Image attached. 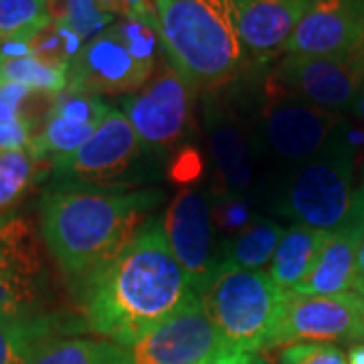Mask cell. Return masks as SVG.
Masks as SVG:
<instances>
[{"mask_svg": "<svg viewBox=\"0 0 364 364\" xmlns=\"http://www.w3.org/2000/svg\"><path fill=\"white\" fill-rule=\"evenodd\" d=\"M354 294H356V298L360 301V308H363L364 312V279H360V277H358V282L354 286Z\"/></svg>", "mask_w": 364, "mask_h": 364, "instance_id": "1f68e13d", "label": "cell"}, {"mask_svg": "<svg viewBox=\"0 0 364 364\" xmlns=\"http://www.w3.org/2000/svg\"><path fill=\"white\" fill-rule=\"evenodd\" d=\"M195 87L162 57L142 90L128 95L122 107L148 152L181 148L195 128Z\"/></svg>", "mask_w": 364, "mask_h": 364, "instance_id": "ba28073f", "label": "cell"}, {"mask_svg": "<svg viewBox=\"0 0 364 364\" xmlns=\"http://www.w3.org/2000/svg\"><path fill=\"white\" fill-rule=\"evenodd\" d=\"M363 43L364 0H312L287 41L284 55H350Z\"/></svg>", "mask_w": 364, "mask_h": 364, "instance_id": "9a60e30c", "label": "cell"}, {"mask_svg": "<svg viewBox=\"0 0 364 364\" xmlns=\"http://www.w3.org/2000/svg\"><path fill=\"white\" fill-rule=\"evenodd\" d=\"M354 166L346 130L322 154L289 170L273 203L275 215L328 233L342 229L358 208Z\"/></svg>", "mask_w": 364, "mask_h": 364, "instance_id": "5b68a950", "label": "cell"}, {"mask_svg": "<svg viewBox=\"0 0 364 364\" xmlns=\"http://www.w3.org/2000/svg\"><path fill=\"white\" fill-rule=\"evenodd\" d=\"M160 223L172 255L198 296L219 263L210 196L198 186H184L170 200Z\"/></svg>", "mask_w": 364, "mask_h": 364, "instance_id": "8fae6325", "label": "cell"}, {"mask_svg": "<svg viewBox=\"0 0 364 364\" xmlns=\"http://www.w3.org/2000/svg\"><path fill=\"white\" fill-rule=\"evenodd\" d=\"M205 172V160L195 146H182L176 150L174 160L168 166V176L172 182H178L184 186H193Z\"/></svg>", "mask_w": 364, "mask_h": 364, "instance_id": "83f0119b", "label": "cell"}, {"mask_svg": "<svg viewBox=\"0 0 364 364\" xmlns=\"http://www.w3.org/2000/svg\"><path fill=\"white\" fill-rule=\"evenodd\" d=\"M158 67V65H156ZM156 67L140 61L114 25L87 41L69 65L67 90L90 95H132L154 75Z\"/></svg>", "mask_w": 364, "mask_h": 364, "instance_id": "4fadbf2b", "label": "cell"}, {"mask_svg": "<svg viewBox=\"0 0 364 364\" xmlns=\"http://www.w3.org/2000/svg\"><path fill=\"white\" fill-rule=\"evenodd\" d=\"M358 53H360V57H363V61H364V43H363V47L358 49Z\"/></svg>", "mask_w": 364, "mask_h": 364, "instance_id": "e575fe53", "label": "cell"}, {"mask_svg": "<svg viewBox=\"0 0 364 364\" xmlns=\"http://www.w3.org/2000/svg\"><path fill=\"white\" fill-rule=\"evenodd\" d=\"M358 277L364 279V239L360 247H358Z\"/></svg>", "mask_w": 364, "mask_h": 364, "instance_id": "d6a6232c", "label": "cell"}, {"mask_svg": "<svg viewBox=\"0 0 364 364\" xmlns=\"http://www.w3.org/2000/svg\"><path fill=\"white\" fill-rule=\"evenodd\" d=\"M208 320L235 350L255 356L275 346L287 291L265 269L217 265L198 294Z\"/></svg>", "mask_w": 364, "mask_h": 364, "instance_id": "277c9868", "label": "cell"}, {"mask_svg": "<svg viewBox=\"0 0 364 364\" xmlns=\"http://www.w3.org/2000/svg\"><path fill=\"white\" fill-rule=\"evenodd\" d=\"M364 239V196L350 221L332 231L310 275L289 294L294 296H338L354 291L358 282V247Z\"/></svg>", "mask_w": 364, "mask_h": 364, "instance_id": "ac0fdd59", "label": "cell"}, {"mask_svg": "<svg viewBox=\"0 0 364 364\" xmlns=\"http://www.w3.org/2000/svg\"><path fill=\"white\" fill-rule=\"evenodd\" d=\"M251 364H269V363H265L263 358H259V356H255V358L251 360Z\"/></svg>", "mask_w": 364, "mask_h": 364, "instance_id": "836d02e7", "label": "cell"}, {"mask_svg": "<svg viewBox=\"0 0 364 364\" xmlns=\"http://www.w3.org/2000/svg\"><path fill=\"white\" fill-rule=\"evenodd\" d=\"M77 296L87 332L130 346L196 294L170 251L162 223L150 219L116 259L77 284Z\"/></svg>", "mask_w": 364, "mask_h": 364, "instance_id": "6da1fadb", "label": "cell"}, {"mask_svg": "<svg viewBox=\"0 0 364 364\" xmlns=\"http://www.w3.org/2000/svg\"><path fill=\"white\" fill-rule=\"evenodd\" d=\"M45 291L47 265L33 221L0 219V320L41 312Z\"/></svg>", "mask_w": 364, "mask_h": 364, "instance_id": "30bf717a", "label": "cell"}, {"mask_svg": "<svg viewBox=\"0 0 364 364\" xmlns=\"http://www.w3.org/2000/svg\"><path fill=\"white\" fill-rule=\"evenodd\" d=\"M312 0H235L237 26L249 59L269 63L284 55Z\"/></svg>", "mask_w": 364, "mask_h": 364, "instance_id": "e0dca14e", "label": "cell"}, {"mask_svg": "<svg viewBox=\"0 0 364 364\" xmlns=\"http://www.w3.org/2000/svg\"><path fill=\"white\" fill-rule=\"evenodd\" d=\"M77 322L59 314L33 312L0 320V364H28L35 354L63 334L77 332ZM85 330V328H83Z\"/></svg>", "mask_w": 364, "mask_h": 364, "instance_id": "d6986e66", "label": "cell"}, {"mask_svg": "<svg viewBox=\"0 0 364 364\" xmlns=\"http://www.w3.org/2000/svg\"><path fill=\"white\" fill-rule=\"evenodd\" d=\"M358 193H360V195L364 196V178H363V186H360V188H358Z\"/></svg>", "mask_w": 364, "mask_h": 364, "instance_id": "d590c367", "label": "cell"}, {"mask_svg": "<svg viewBox=\"0 0 364 364\" xmlns=\"http://www.w3.org/2000/svg\"><path fill=\"white\" fill-rule=\"evenodd\" d=\"M328 239V231L312 229L306 225H291L286 229L267 267L273 284L284 291H289L299 282H304L314 269Z\"/></svg>", "mask_w": 364, "mask_h": 364, "instance_id": "ffe728a7", "label": "cell"}, {"mask_svg": "<svg viewBox=\"0 0 364 364\" xmlns=\"http://www.w3.org/2000/svg\"><path fill=\"white\" fill-rule=\"evenodd\" d=\"M255 119L257 128L251 130L255 144L259 142L277 162L291 168L322 154L348 130L342 114L322 109L294 95L275 79L273 71L261 81Z\"/></svg>", "mask_w": 364, "mask_h": 364, "instance_id": "8992f818", "label": "cell"}, {"mask_svg": "<svg viewBox=\"0 0 364 364\" xmlns=\"http://www.w3.org/2000/svg\"><path fill=\"white\" fill-rule=\"evenodd\" d=\"M47 4L53 21L65 23L83 43L116 23V16L104 13L95 0H47Z\"/></svg>", "mask_w": 364, "mask_h": 364, "instance_id": "484cf974", "label": "cell"}, {"mask_svg": "<svg viewBox=\"0 0 364 364\" xmlns=\"http://www.w3.org/2000/svg\"><path fill=\"white\" fill-rule=\"evenodd\" d=\"M354 112H356L358 119L364 124V85L360 93H358V97H356V102H354Z\"/></svg>", "mask_w": 364, "mask_h": 364, "instance_id": "4dcf8cb0", "label": "cell"}, {"mask_svg": "<svg viewBox=\"0 0 364 364\" xmlns=\"http://www.w3.org/2000/svg\"><path fill=\"white\" fill-rule=\"evenodd\" d=\"M2 83L25 85L33 93L59 95L69 85V67L53 65L33 55L13 59L0 57V85Z\"/></svg>", "mask_w": 364, "mask_h": 364, "instance_id": "603a6c76", "label": "cell"}, {"mask_svg": "<svg viewBox=\"0 0 364 364\" xmlns=\"http://www.w3.org/2000/svg\"><path fill=\"white\" fill-rule=\"evenodd\" d=\"M28 364H130L126 348L109 340L57 338Z\"/></svg>", "mask_w": 364, "mask_h": 364, "instance_id": "7402d4cb", "label": "cell"}, {"mask_svg": "<svg viewBox=\"0 0 364 364\" xmlns=\"http://www.w3.org/2000/svg\"><path fill=\"white\" fill-rule=\"evenodd\" d=\"M346 360L348 364H364V342H356L348 348L346 354Z\"/></svg>", "mask_w": 364, "mask_h": 364, "instance_id": "f546056e", "label": "cell"}, {"mask_svg": "<svg viewBox=\"0 0 364 364\" xmlns=\"http://www.w3.org/2000/svg\"><path fill=\"white\" fill-rule=\"evenodd\" d=\"M154 9L164 57L196 91L217 93L243 75L235 0H154Z\"/></svg>", "mask_w": 364, "mask_h": 364, "instance_id": "3957f363", "label": "cell"}, {"mask_svg": "<svg viewBox=\"0 0 364 364\" xmlns=\"http://www.w3.org/2000/svg\"><path fill=\"white\" fill-rule=\"evenodd\" d=\"M146 148L130 119L119 109L109 114L77 152L53 160L57 181L93 186H117L142 164Z\"/></svg>", "mask_w": 364, "mask_h": 364, "instance_id": "9c48e42d", "label": "cell"}, {"mask_svg": "<svg viewBox=\"0 0 364 364\" xmlns=\"http://www.w3.org/2000/svg\"><path fill=\"white\" fill-rule=\"evenodd\" d=\"M160 200L156 188L55 181L41 198V235L61 272L77 286L130 245Z\"/></svg>", "mask_w": 364, "mask_h": 364, "instance_id": "7a4b0ae2", "label": "cell"}, {"mask_svg": "<svg viewBox=\"0 0 364 364\" xmlns=\"http://www.w3.org/2000/svg\"><path fill=\"white\" fill-rule=\"evenodd\" d=\"M273 75L287 91L308 104L344 114L354 107L363 90L364 61L358 51L332 57L284 55Z\"/></svg>", "mask_w": 364, "mask_h": 364, "instance_id": "7c38bea8", "label": "cell"}, {"mask_svg": "<svg viewBox=\"0 0 364 364\" xmlns=\"http://www.w3.org/2000/svg\"><path fill=\"white\" fill-rule=\"evenodd\" d=\"M205 105V126L208 136V152L221 182V195L245 196L255 182L257 144L247 122L237 116L227 104L208 93Z\"/></svg>", "mask_w": 364, "mask_h": 364, "instance_id": "2e32d148", "label": "cell"}, {"mask_svg": "<svg viewBox=\"0 0 364 364\" xmlns=\"http://www.w3.org/2000/svg\"><path fill=\"white\" fill-rule=\"evenodd\" d=\"M39 158L31 148L0 150V210L16 207L39 181Z\"/></svg>", "mask_w": 364, "mask_h": 364, "instance_id": "cb8c5ba5", "label": "cell"}, {"mask_svg": "<svg viewBox=\"0 0 364 364\" xmlns=\"http://www.w3.org/2000/svg\"><path fill=\"white\" fill-rule=\"evenodd\" d=\"M104 13L119 18H140L146 23L158 25L154 0H95Z\"/></svg>", "mask_w": 364, "mask_h": 364, "instance_id": "f1b7e54d", "label": "cell"}, {"mask_svg": "<svg viewBox=\"0 0 364 364\" xmlns=\"http://www.w3.org/2000/svg\"><path fill=\"white\" fill-rule=\"evenodd\" d=\"M124 348L130 364H251L257 356L235 350L219 336L198 296Z\"/></svg>", "mask_w": 364, "mask_h": 364, "instance_id": "52a82bcc", "label": "cell"}, {"mask_svg": "<svg viewBox=\"0 0 364 364\" xmlns=\"http://www.w3.org/2000/svg\"><path fill=\"white\" fill-rule=\"evenodd\" d=\"M284 231L286 229L273 219L253 217V221L223 245L217 265L225 263L241 269H263L267 263H272Z\"/></svg>", "mask_w": 364, "mask_h": 364, "instance_id": "44dd1931", "label": "cell"}, {"mask_svg": "<svg viewBox=\"0 0 364 364\" xmlns=\"http://www.w3.org/2000/svg\"><path fill=\"white\" fill-rule=\"evenodd\" d=\"M279 364H348L346 354L328 342H296L279 352Z\"/></svg>", "mask_w": 364, "mask_h": 364, "instance_id": "4316f807", "label": "cell"}, {"mask_svg": "<svg viewBox=\"0 0 364 364\" xmlns=\"http://www.w3.org/2000/svg\"><path fill=\"white\" fill-rule=\"evenodd\" d=\"M51 23L47 0H0V43H31Z\"/></svg>", "mask_w": 364, "mask_h": 364, "instance_id": "d4e9b609", "label": "cell"}, {"mask_svg": "<svg viewBox=\"0 0 364 364\" xmlns=\"http://www.w3.org/2000/svg\"><path fill=\"white\" fill-rule=\"evenodd\" d=\"M296 342H364V312L356 294L294 296L287 291L275 346Z\"/></svg>", "mask_w": 364, "mask_h": 364, "instance_id": "5bb4252c", "label": "cell"}]
</instances>
